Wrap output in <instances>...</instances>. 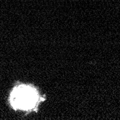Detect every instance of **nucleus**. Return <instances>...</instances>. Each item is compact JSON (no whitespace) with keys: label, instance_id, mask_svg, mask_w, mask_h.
Listing matches in <instances>:
<instances>
[{"label":"nucleus","instance_id":"1","mask_svg":"<svg viewBox=\"0 0 120 120\" xmlns=\"http://www.w3.org/2000/svg\"><path fill=\"white\" fill-rule=\"evenodd\" d=\"M40 96L37 90L30 86L19 85L11 93L10 102L15 109L29 110L38 104Z\"/></svg>","mask_w":120,"mask_h":120}]
</instances>
